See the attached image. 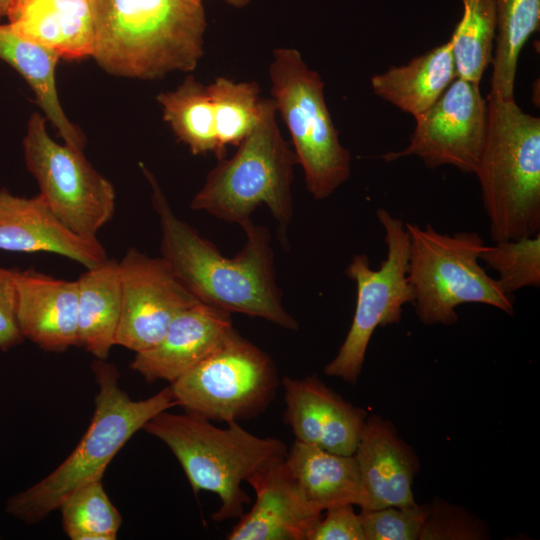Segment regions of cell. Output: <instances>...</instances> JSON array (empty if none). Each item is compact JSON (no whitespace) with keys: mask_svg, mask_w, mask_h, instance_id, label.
<instances>
[{"mask_svg":"<svg viewBox=\"0 0 540 540\" xmlns=\"http://www.w3.org/2000/svg\"><path fill=\"white\" fill-rule=\"evenodd\" d=\"M144 171L153 188L152 205L161 228V257L181 283L199 301L230 314L297 330L298 323L284 308L276 283L269 231L252 221L246 223L243 248L234 257H226L174 214L155 178Z\"/></svg>","mask_w":540,"mask_h":540,"instance_id":"obj_1","label":"cell"},{"mask_svg":"<svg viewBox=\"0 0 540 540\" xmlns=\"http://www.w3.org/2000/svg\"><path fill=\"white\" fill-rule=\"evenodd\" d=\"M92 57L108 73L156 79L192 71L203 55L206 18L196 0H88Z\"/></svg>","mask_w":540,"mask_h":540,"instance_id":"obj_2","label":"cell"},{"mask_svg":"<svg viewBox=\"0 0 540 540\" xmlns=\"http://www.w3.org/2000/svg\"><path fill=\"white\" fill-rule=\"evenodd\" d=\"M92 371L98 390L90 424L57 468L7 499L5 512L18 521L37 524L73 491L102 480L112 459L136 432L158 413L177 406L170 385L147 399H131L119 385L117 367L107 359H95Z\"/></svg>","mask_w":540,"mask_h":540,"instance_id":"obj_3","label":"cell"},{"mask_svg":"<svg viewBox=\"0 0 540 540\" xmlns=\"http://www.w3.org/2000/svg\"><path fill=\"white\" fill-rule=\"evenodd\" d=\"M143 430L168 446L195 494L208 491L219 497L220 507L212 516L218 522L244 514L250 498L242 483L285 459L288 451L280 439L258 437L236 421L220 428L189 413L162 411Z\"/></svg>","mask_w":540,"mask_h":540,"instance_id":"obj_4","label":"cell"},{"mask_svg":"<svg viewBox=\"0 0 540 540\" xmlns=\"http://www.w3.org/2000/svg\"><path fill=\"white\" fill-rule=\"evenodd\" d=\"M487 133L476 169L492 240L540 233V118L514 98L487 97Z\"/></svg>","mask_w":540,"mask_h":540,"instance_id":"obj_5","label":"cell"},{"mask_svg":"<svg viewBox=\"0 0 540 540\" xmlns=\"http://www.w3.org/2000/svg\"><path fill=\"white\" fill-rule=\"evenodd\" d=\"M276 111L272 98L262 99L256 125L230 159H218L190 208L242 227L264 204L278 224L281 244L288 247L287 229L293 216L291 182L298 162L278 128Z\"/></svg>","mask_w":540,"mask_h":540,"instance_id":"obj_6","label":"cell"},{"mask_svg":"<svg viewBox=\"0 0 540 540\" xmlns=\"http://www.w3.org/2000/svg\"><path fill=\"white\" fill-rule=\"evenodd\" d=\"M409 235L407 279L419 320L426 325H451L456 308L480 303L513 314L514 296L480 265L485 243L476 232L442 234L431 225L405 223Z\"/></svg>","mask_w":540,"mask_h":540,"instance_id":"obj_7","label":"cell"},{"mask_svg":"<svg viewBox=\"0 0 540 540\" xmlns=\"http://www.w3.org/2000/svg\"><path fill=\"white\" fill-rule=\"evenodd\" d=\"M271 95L288 127L309 193L331 196L351 172V156L339 141L324 98V82L294 48L274 51L269 68Z\"/></svg>","mask_w":540,"mask_h":540,"instance_id":"obj_8","label":"cell"},{"mask_svg":"<svg viewBox=\"0 0 540 540\" xmlns=\"http://www.w3.org/2000/svg\"><path fill=\"white\" fill-rule=\"evenodd\" d=\"M278 386L272 358L234 328L208 356L170 385L177 406L186 413L226 423L264 412Z\"/></svg>","mask_w":540,"mask_h":540,"instance_id":"obj_9","label":"cell"},{"mask_svg":"<svg viewBox=\"0 0 540 540\" xmlns=\"http://www.w3.org/2000/svg\"><path fill=\"white\" fill-rule=\"evenodd\" d=\"M384 229L386 258L380 268H371L365 254L353 256L346 268L356 284V306L350 329L337 355L324 373L354 384L361 372L370 339L379 326L399 323L404 305L413 303L407 279L409 235L405 223L385 209L377 210Z\"/></svg>","mask_w":540,"mask_h":540,"instance_id":"obj_10","label":"cell"},{"mask_svg":"<svg viewBox=\"0 0 540 540\" xmlns=\"http://www.w3.org/2000/svg\"><path fill=\"white\" fill-rule=\"evenodd\" d=\"M23 148L26 167L54 214L79 236L97 238L115 213L111 182L94 169L83 150L54 141L39 113L28 121Z\"/></svg>","mask_w":540,"mask_h":540,"instance_id":"obj_11","label":"cell"},{"mask_svg":"<svg viewBox=\"0 0 540 540\" xmlns=\"http://www.w3.org/2000/svg\"><path fill=\"white\" fill-rule=\"evenodd\" d=\"M414 118L416 125L408 146L382 155L383 160L417 156L430 168L450 165L462 172H476L488 124L487 101L479 83L455 78L427 110Z\"/></svg>","mask_w":540,"mask_h":540,"instance_id":"obj_12","label":"cell"},{"mask_svg":"<svg viewBox=\"0 0 540 540\" xmlns=\"http://www.w3.org/2000/svg\"><path fill=\"white\" fill-rule=\"evenodd\" d=\"M118 266L122 307L115 345L143 352L163 338L180 312L199 300L161 256L131 247Z\"/></svg>","mask_w":540,"mask_h":540,"instance_id":"obj_13","label":"cell"},{"mask_svg":"<svg viewBox=\"0 0 540 540\" xmlns=\"http://www.w3.org/2000/svg\"><path fill=\"white\" fill-rule=\"evenodd\" d=\"M284 421L295 440L326 451L353 455L367 418L317 376L284 377Z\"/></svg>","mask_w":540,"mask_h":540,"instance_id":"obj_14","label":"cell"},{"mask_svg":"<svg viewBox=\"0 0 540 540\" xmlns=\"http://www.w3.org/2000/svg\"><path fill=\"white\" fill-rule=\"evenodd\" d=\"M0 250L20 253H55L85 268L108 256L98 238L79 236L54 214L41 194L17 196L0 189Z\"/></svg>","mask_w":540,"mask_h":540,"instance_id":"obj_15","label":"cell"},{"mask_svg":"<svg viewBox=\"0 0 540 540\" xmlns=\"http://www.w3.org/2000/svg\"><path fill=\"white\" fill-rule=\"evenodd\" d=\"M233 328L230 313L197 301L173 319L154 347L136 353L130 368L149 383H172L208 356Z\"/></svg>","mask_w":540,"mask_h":540,"instance_id":"obj_16","label":"cell"},{"mask_svg":"<svg viewBox=\"0 0 540 540\" xmlns=\"http://www.w3.org/2000/svg\"><path fill=\"white\" fill-rule=\"evenodd\" d=\"M256 493L251 510L228 534L229 540H308L322 512L299 491L285 459L252 476Z\"/></svg>","mask_w":540,"mask_h":540,"instance_id":"obj_17","label":"cell"},{"mask_svg":"<svg viewBox=\"0 0 540 540\" xmlns=\"http://www.w3.org/2000/svg\"><path fill=\"white\" fill-rule=\"evenodd\" d=\"M77 313V280L32 269L17 271L15 317L24 339L55 353L78 346Z\"/></svg>","mask_w":540,"mask_h":540,"instance_id":"obj_18","label":"cell"},{"mask_svg":"<svg viewBox=\"0 0 540 540\" xmlns=\"http://www.w3.org/2000/svg\"><path fill=\"white\" fill-rule=\"evenodd\" d=\"M353 455L365 496L361 511L416 504L412 483L417 458L390 421L367 417Z\"/></svg>","mask_w":540,"mask_h":540,"instance_id":"obj_19","label":"cell"},{"mask_svg":"<svg viewBox=\"0 0 540 540\" xmlns=\"http://www.w3.org/2000/svg\"><path fill=\"white\" fill-rule=\"evenodd\" d=\"M11 29L66 60L92 56L94 25L88 0H13Z\"/></svg>","mask_w":540,"mask_h":540,"instance_id":"obj_20","label":"cell"},{"mask_svg":"<svg viewBox=\"0 0 540 540\" xmlns=\"http://www.w3.org/2000/svg\"><path fill=\"white\" fill-rule=\"evenodd\" d=\"M305 500L323 512L342 505L364 506L365 496L354 455H341L297 440L285 457Z\"/></svg>","mask_w":540,"mask_h":540,"instance_id":"obj_21","label":"cell"},{"mask_svg":"<svg viewBox=\"0 0 540 540\" xmlns=\"http://www.w3.org/2000/svg\"><path fill=\"white\" fill-rule=\"evenodd\" d=\"M77 280L78 346L95 359L106 360L115 345L122 296L118 261L107 258L102 263L86 268Z\"/></svg>","mask_w":540,"mask_h":540,"instance_id":"obj_22","label":"cell"},{"mask_svg":"<svg viewBox=\"0 0 540 540\" xmlns=\"http://www.w3.org/2000/svg\"><path fill=\"white\" fill-rule=\"evenodd\" d=\"M457 78L448 42L371 78L373 92L414 117L427 110Z\"/></svg>","mask_w":540,"mask_h":540,"instance_id":"obj_23","label":"cell"},{"mask_svg":"<svg viewBox=\"0 0 540 540\" xmlns=\"http://www.w3.org/2000/svg\"><path fill=\"white\" fill-rule=\"evenodd\" d=\"M59 58L54 51L18 35L8 24L0 25V59L30 85L37 103L64 143L84 150L85 136L68 120L57 95L55 69Z\"/></svg>","mask_w":540,"mask_h":540,"instance_id":"obj_24","label":"cell"},{"mask_svg":"<svg viewBox=\"0 0 540 540\" xmlns=\"http://www.w3.org/2000/svg\"><path fill=\"white\" fill-rule=\"evenodd\" d=\"M157 100L162 105L164 120L192 154L213 153L218 159L225 158L218 143L207 86L190 75L175 90L158 94Z\"/></svg>","mask_w":540,"mask_h":540,"instance_id":"obj_25","label":"cell"},{"mask_svg":"<svg viewBox=\"0 0 540 540\" xmlns=\"http://www.w3.org/2000/svg\"><path fill=\"white\" fill-rule=\"evenodd\" d=\"M496 11L495 56L489 95L514 98L518 58L540 23V0H494Z\"/></svg>","mask_w":540,"mask_h":540,"instance_id":"obj_26","label":"cell"},{"mask_svg":"<svg viewBox=\"0 0 540 540\" xmlns=\"http://www.w3.org/2000/svg\"><path fill=\"white\" fill-rule=\"evenodd\" d=\"M463 14L450 38L457 77L480 83L496 35L494 0H462Z\"/></svg>","mask_w":540,"mask_h":540,"instance_id":"obj_27","label":"cell"},{"mask_svg":"<svg viewBox=\"0 0 540 540\" xmlns=\"http://www.w3.org/2000/svg\"><path fill=\"white\" fill-rule=\"evenodd\" d=\"M63 529L71 540H115L122 516L101 480L73 491L59 506Z\"/></svg>","mask_w":540,"mask_h":540,"instance_id":"obj_28","label":"cell"},{"mask_svg":"<svg viewBox=\"0 0 540 540\" xmlns=\"http://www.w3.org/2000/svg\"><path fill=\"white\" fill-rule=\"evenodd\" d=\"M219 146L226 155L228 145L237 146L256 125L262 99L255 82H234L218 77L207 86Z\"/></svg>","mask_w":540,"mask_h":540,"instance_id":"obj_29","label":"cell"},{"mask_svg":"<svg viewBox=\"0 0 540 540\" xmlns=\"http://www.w3.org/2000/svg\"><path fill=\"white\" fill-rule=\"evenodd\" d=\"M480 260L498 273L496 280L509 295L525 287H539L540 233L486 245Z\"/></svg>","mask_w":540,"mask_h":540,"instance_id":"obj_30","label":"cell"},{"mask_svg":"<svg viewBox=\"0 0 540 540\" xmlns=\"http://www.w3.org/2000/svg\"><path fill=\"white\" fill-rule=\"evenodd\" d=\"M428 511V505L417 504L361 511L365 540L419 539Z\"/></svg>","mask_w":540,"mask_h":540,"instance_id":"obj_31","label":"cell"},{"mask_svg":"<svg viewBox=\"0 0 540 540\" xmlns=\"http://www.w3.org/2000/svg\"><path fill=\"white\" fill-rule=\"evenodd\" d=\"M484 531L464 510L439 502L429 506L419 539H483Z\"/></svg>","mask_w":540,"mask_h":540,"instance_id":"obj_32","label":"cell"},{"mask_svg":"<svg viewBox=\"0 0 540 540\" xmlns=\"http://www.w3.org/2000/svg\"><path fill=\"white\" fill-rule=\"evenodd\" d=\"M308 536V540H365L360 514L353 505L329 508Z\"/></svg>","mask_w":540,"mask_h":540,"instance_id":"obj_33","label":"cell"},{"mask_svg":"<svg viewBox=\"0 0 540 540\" xmlns=\"http://www.w3.org/2000/svg\"><path fill=\"white\" fill-rule=\"evenodd\" d=\"M18 269L0 266V350L6 352L24 340L15 317V282Z\"/></svg>","mask_w":540,"mask_h":540,"instance_id":"obj_34","label":"cell"},{"mask_svg":"<svg viewBox=\"0 0 540 540\" xmlns=\"http://www.w3.org/2000/svg\"><path fill=\"white\" fill-rule=\"evenodd\" d=\"M12 2L13 0H0V19L7 17Z\"/></svg>","mask_w":540,"mask_h":540,"instance_id":"obj_35","label":"cell"},{"mask_svg":"<svg viewBox=\"0 0 540 540\" xmlns=\"http://www.w3.org/2000/svg\"><path fill=\"white\" fill-rule=\"evenodd\" d=\"M196 1H202V0H196ZM229 4L241 7L246 5L250 0H226Z\"/></svg>","mask_w":540,"mask_h":540,"instance_id":"obj_36","label":"cell"},{"mask_svg":"<svg viewBox=\"0 0 540 540\" xmlns=\"http://www.w3.org/2000/svg\"><path fill=\"white\" fill-rule=\"evenodd\" d=\"M0 538H1V536H0Z\"/></svg>","mask_w":540,"mask_h":540,"instance_id":"obj_37","label":"cell"}]
</instances>
